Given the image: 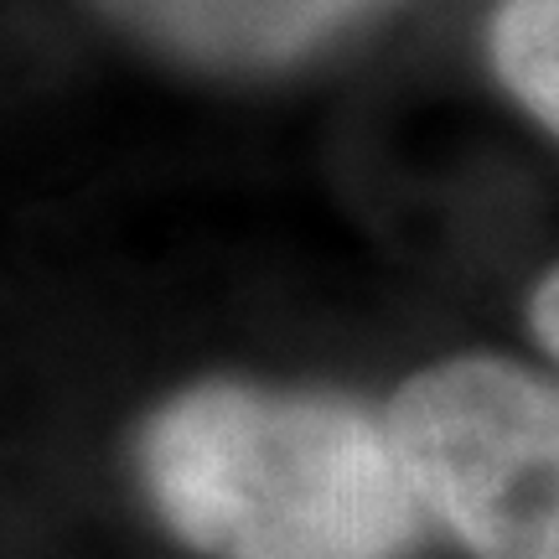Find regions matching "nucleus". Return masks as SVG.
I'll list each match as a JSON object with an SVG mask.
<instances>
[{
    "label": "nucleus",
    "mask_w": 559,
    "mask_h": 559,
    "mask_svg": "<svg viewBox=\"0 0 559 559\" xmlns=\"http://www.w3.org/2000/svg\"><path fill=\"white\" fill-rule=\"evenodd\" d=\"M120 32L198 68H270L332 37L368 0H94Z\"/></svg>",
    "instance_id": "obj_3"
},
{
    "label": "nucleus",
    "mask_w": 559,
    "mask_h": 559,
    "mask_svg": "<svg viewBox=\"0 0 559 559\" xmlns=\"http://www.w3.org/2000/svg\"><path fill=\"white\" fill-rule=\"evenodd\" d=\"M528 321H534V332H539L544 347L559 358V270L555 275H544V285L534 290V300H528Z\"/></svg>",
    "instance_id": "obj_5"
},
{
    "label": "nucleus",
    "mask_w": 559,
    "mask_h": 559,
    "mask_svg": "<svg viewBox=\"0 0 559 559\" xmlns=\"http://www.w3.org/2000/svg\"><path fill=\"white\" fill-rule=\"evenodd\" d=\"M492 62L508 94L559 135V0H502Z\"/></svg>",
    "instance_id": "obj_4"
},
{
    "label": "nucleus",
    "mask_w": 559,
    "mask_h": 559,
    "mask_svg": "<svg viewBox=\"0 0 559 559\" xmlns=\"http://www.w3.org/2000/svg\"><path fill=\"white\" fill-rule=\"evenodd\" d=\"M389 445L425 519L477 559H559V389L498 358H451L394 394Z\"/></svg>",
    "instance_id": "obj_2"
},
{
    "label": "nucleus",
    "mask_w": 559,
    "mask_h": 559,
    "mask_svg": "<svg viewBox=\"0 0 559 559\" xmlns=\"http://www.w3.org/2000/svg\"><path fill=\"white\" fill-rule=\"evenodd\" d=\"M140 472L213 559H394L425 523L383 419L321 394L202 383L145 425Z\"/></svg>",
    "instance_id": "obj_1"
}]
</instances>
